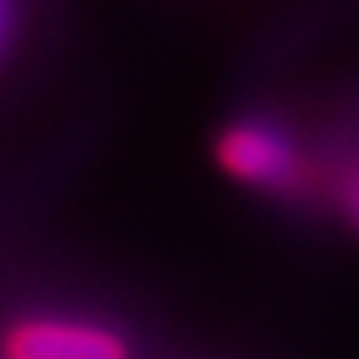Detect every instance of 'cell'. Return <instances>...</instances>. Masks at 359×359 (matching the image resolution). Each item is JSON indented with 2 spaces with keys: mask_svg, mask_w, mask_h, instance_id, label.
Returning <instances> with one entry per match:
<instances>
[{
  "mask_svg": "<svg viewBox=\"0 0 359 359\" xmlns=\"http://www.w3.org/2000/svg\"><path fill=\"white\" fill-rule=\"evenodd\" d=\"M215 165L233 184L268 199L310 203L321 195L318 153L279 115H237L215 134Z\"/></svg>",
  "mask_w": 359,
  "mask_h": 359,
  "instance_id": "6da1fadb",
  "label": "cell"
},
{
  "mask_svg": "<svg viewBox=\"0 0 359 359\" xmlns=\"http://www.w3.org/2000/svg\"><path fill=\"white\" fill-rule=\"evenodd\" d=\"M4 359H130L123 332L81 318H50L31 313L4 329L0 337Z\"/></svg>",
  "mask_w": 359,
  "mask_h": 359,
  "instance_id": "7a4b0ae2",
  "label": "cell"
},
{
  "mask_svg": "<svg viewBox=\"0 0 359 359\" xmlns=\"http://www.w3.org/2000/svg\"><path fill=\"white\" fill-rule=\"evenodd\" d=\"M318 180H321V195L337 207V215L359 237V126L344 130V149L318 157Z\"/></svg>",
  "mask_w": 359,
  "mask_h": 359,
  "instance_id": "3957f363",
  "label": "cell"
},
{
  "mask_svg": "<svg viewBox=\"0 0 359 359\" xmlns=\"http://www.w3.org/2000/svg\"><path fill=\"white\" fill-rule=\"evenodd\" d=\"M8 42V0H0V50Z\"/></svg>",
  "mask_w": 359,
  "mask_h": 359,
  "instance_id": "277c9868",
  "label": "cell"
}]
</instances>
